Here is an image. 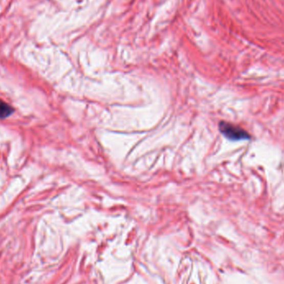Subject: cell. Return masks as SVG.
Instances as JSON below:
<instances>
[{
	"instance_id": "1",
	"label": "cell",
	"mask_w": 284,
	"mask_h": 284,
	"mask_svg": "<svg viewBox=\"0 0 284 284\" xmlns=\"http://www.w3.org/2000/svg\"><path fill=\"white\" fill-rule=\"evenodd\" d=\"M219 128L221 133L230 141H239L250 139V135L247 133L246 130L239 126H235L234 124L221 121L219 125Z\"/></svg>"
},
{
	"instance_id": "2",
	"label": "cell",
	"mask_w": 284,
	"mask_h": 284,
	"mask_svg": "<svg viewBox=\"0 0 284 284\" xmlns=\"http://www.w3.org/2000/svg\"><path fill=\"white\" fill-rule=\"evenodd\" d=\"M13 110L9 104L0 101V118H6L13 113Z\"/></svg>"
}]
</instances>
